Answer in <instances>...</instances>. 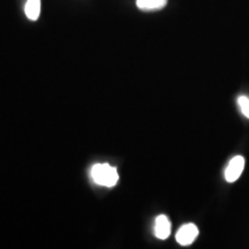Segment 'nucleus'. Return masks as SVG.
Here are the masks:
<instances>
[{
    "instance_id": "obj_3",
    "label": "nucleus",
    "mask_w": 249,
    "mask_h": 249,
    "mask_svg": "<svg viewBox=\"0 0 249 249\" xmlns=\"http://www.w3.org/2000/svg\"><path fill=\"white\" fill-rule=\"evenodd\" d=\"M245 167V158L242 156H235L230 160L225 170V179L229 182H234L240 178Z\"/></svg>"
},
{
    "instance_id": "obj_6",
    "label": "nucleus",
    "mask_w": 249,
    "mask_h": 249,
    "mask_svg": "<svg viewBox=\"0 0 249 249\" xmlns=\"http://www.w3.org/2000/svg\"><path fill=\"white\" fill-rule=\"evenodd\" d=\"M27 18L31 21H37L40 14V0H27L24 6Z\"/></svg>"
},
{
    "instance_id": "obj_1",
    "label": "nucleus",
    "mask_w": 249,
    "mask_h": 249,
    "mask_svg": "<svg viewBox=\"0 0 249 249\" xmlns=\"http://www.w3.org/2000/svg\"><path fill=\"white\" fill-rule=\"evenodd\" d=\"M90 176L93 181L103 187H114L119 181V174L116 167L110 164H95L90 170Z\"/></svg>"
},
{
    "instance_id": "obj_7",
    "label": "nucleus",
    "mask_w": 249,
    "mask_h": 249,
    "mask_svg": "<svg viewBox=\"0 0 249 249\" xmlns=\"http://www.w3.org/2000/svg\"><path fill=\"white\" fill-rule=\"evenodd\" d=\"M238 104L239 107H240L242 114L249 119V98L247 96H240V97L238 98Z\"/></svg>"
},
{
    "instance_id": "obj_4",
    "label": "nucleus",
    "mask_w": 249,
    "mask_h": 249,
    "mask_svg": "<svg viewBox=\"0 0 249 249\" xmlns=\"http://www.w3.org/2000/svg\"><path fill=\"white\" fill-rule=\"evenodd\" d=\"M155 235L156 238L165 240L171 234V222L165 214H160L155 220Z\"/></svg>"
},
{
    "instance_id": "obj_2",
    "label": "nucleus",
    "mask_w": 249,
    "mask_h": 249,
    "mask_svg": "<svg viewBox=\"0 0 249 249\" xmlns=\"http://www.w3.org/2000/svg\"><path fill=\"white\" fill-rule=\"evenodd\" d=\"M198 235V229L195 224H185L179 229L177 232L176 239L179 245L181 246H188L192 245L193 242L196 240Z\"/></svg>"
},
{
    "instance_id": "obj_5",
    "label": "nucleus",
    "mask_w": 249,
    "mask_h": 249,
    "mask_svg": "<svg viewBox=\"0 0 249 249\" xmlns=\"http://www.w3.org/2000/svg\"><path fill=\"white\" fill-rule=\"evenodd\" d=\"M167 0H136V5L142 11H158L164 8Z\"/></svg>"
}]
</instances>
